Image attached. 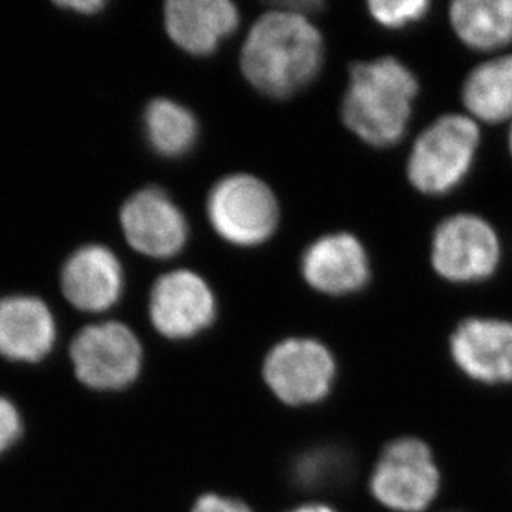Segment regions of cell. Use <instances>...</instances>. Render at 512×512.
<instances>
[{
    "instance_id": "6da1fadb",
    "label": "cell",
    "mask_w": 512,
    "mask_h": 512,
    "mask_svg": "<svg viewBox=\"0 0 512 512\" xmlns=\"http://www.w3.org/2000/svg\"><path fill=\"white\" fill-rule=\"evenodd\" d=\"M324 62V39L309 15L269 10L252 25L241 50L247 82L271 98H290L314 82Z\"/></svg>"
},
{
    "instance_id": "7a4b0ae2",
    "label": "cell",
    "mask_w": 512,
    "mask_h": 512,
    "mask_svg": "<svg viewBox=\"0 0 512 512\" xmlns=\"http://www.w3.org/2000/svg\"><path fill=\"white\" fill-rule=\"evenodd\" d=\"M418 90L415 75L395 57L355 63L343 97V123L367 145H397L405 136Z\"/></svg>"
},
{
    "instance_id": "3957f363",
    "label": "cell",
    "mask_w": 512,
    "mask_h": 512,
    "mask_svg": "<svg viewBox=\"0 0 512 512\" xmlns=\"http://www.w3.org/2000/svg\"><path fill=\"white\" fill-rule=\"evenodd\" d=\"M478 146L479 128L471 116H441L413 145L406 168L410 183L430 196L450 193L471 170Z\"/></svg>"
},
{
    "instance_id": "277c9868",
    "label": "cell",
    "mask_w": 512,
    "mask_h": 512,
    "mask_svg": "<svg viewBox=\"0 0 512 512\" xmlns=\"http://www.w3.org/2000/svg\"><path fill=\"white\" fill-rule=\"evenodd\" d=\"M279 216L276 194L252 174H229L209 193V223L234 246H259L271 239L279 226Z\"/></svg>"
},
{
    "instance_id": "5b68a950",
    "label": "cell",
    "mask_w": 512,
    "mask_h": 512,
    "mask_svg": "<svg viewBox=\"0 0 512 512\" xmlns=\"http://www.w3.org/2000/svg\"><path fill=\"white\" fill-rule=\"evenodd\" d=\"M78 380L100 392L130 387L141 372L143 348L135 332L120 322L88 325L70 345Z\"/></svg>"
},
{
    "instance_id": "8992f818",
    "label": "cell",
    "mask_w": 512,
    "mask_h": 512,
    "mask_svg": "<svg viewBox=\"0 0 512 512\" xmlns=\"http://www.w3.org/2000/svg\"><path fill=\"white\" fill-rule=\"evenodd\" d=\"M370 489L392 511H425L440 489V471L430 448L416 438L392 441L375 464Z\"/></svg>"
},
{
    "instance_id": "52a82bcc",
    "label": "cell",
    "mask_w": 512,
    "mask_h": 512,
    "mask_svg": "<svg viewBox=\"0 0 512 512\" xmlns=\"http://www.w3.org/2000/svg\"><path fill=\"white\" fill-rule=\"evenodd\" d=\"M501 244L493 226L474 214H456L436 229L431 264L443 279L478 282L493 276Z\"/></svg>"
},
{
    "instance_id": "ba28073f",
    "label": "cell",
    "mask_w": 512,
    "mask_h": 512,
    "mask_svg": "<svg viewBox=\"0 0 512 512\" xmlns=\"http://www.w3.org/2000/svg\"><path fill=\"white\" fill-rule=\"evenodd\" d=\"M335 360L329 348L312 339H287L264 362V380L285 405H312L334 385Z\"/></svg>"
},
{
    "instance_id": "9c48e42d",
    "label": "cell",
    "mask_w": 512,
    "mask_h": 512,
    "mask_svg": "<svg viewBox=\"0 0 512 512\" xmlns=\"http://www.w3.org/2000/svg\"><path fill=\"white\" fill-rule=\"evenodd\" d=\"M216 310L213 289L203 277L188 269L168 272L151 289V324L166 339L196 337L211 327Z\"/></svg>"
},
{
    "instance_id": "30bf717a",
    "label": "cell",
    "mask_w": 512,
    "mask_h": 512,
    "mask_svg": "<svg viewBox=\"0 0 512 512\" xmlns=\"http://www.w3.org/2000/svg\"><path fill=\"white\" fill-rule=\"evenodd\" d=\"M120 223L128 244L143 256L170 259L188 241L183 211L160 188H143L121 206Z\"/></svg>"
},
{
    "instance_id": "8fae6325",
    "label": "cell",
    "mask_w": 512,
    "mask_h": 512,
    "mask_svg": "<svg viewBox=\"0 0 512 512\" xmlns=\"http://www.w3.org/2000/svg\"><path fill=\"white\" fill-rule=\"evenodd\" d=\"M451 357L461 372L486 385L512 382V322L464 320L451 335Z\"/></svg>"
},
{
    "instance_id": "7c38bea8",
    "label": "cell",
    "mask_w": 512,
    "mask_h": 512,
    "mask_svg": "<svg viewBox=\"0 0 512 512\" xmlns=\"http://www.w3.org/2000/svg\"><path fill=\"white\" fill-rule=\"evenodd\" d=\"M125 284L115 252L102 244L80 247L68 257L60 274L65 299L83 312H105L120 300Z\"/></svg>"
},
{
    "instance_id": "4fadbf2b",
    "label": "cell",
    "mask_w": 512,
    "mask_h": 512,
    "mask_svg": "<svg viewBox=\"0 0 512 512\" xmlns=\"http://www.w3.org/2000/svg\"><path fill=\"white\" fill-rule=\"evenodd\" d=\"M302 274L322 294H353L370 281V261L357 237L339 232L320 237L305 251Z\"/></svg>"
},
{
    "instance_id": "5bb4252c",
    "label": "cell",
    "mask_w": 512,
    "mask_h": 512,
    "mask_svg": "<svg viewBox=\"0 0 512 512\" xmlns=\"http://www.w3.org/2000/svg\"><path fill=\"white\" fill-rule=\"evenodd\" d=\"M57 340L54 314L35 295H7L0 299V357L12 362L44 360Z\"/></svg>"
},
{
    "instance_id": "9a60e30c",
    "label": "cell",
    "mask_w": 512,
    "mask_h": 512,
    "mask_svg": "<svg viewBox=\"0 0 512 512\" xmlns=\"http://www.w3.org/2000/svg\"><path fill=\"white\" fill-rule=\"evenodd\" d=\"M239 20V9L229 0H171L165 5L166 32L191 55L214 54Z\"/></svg>"
},
{
    "instance_id": "2e32d148",
    "label": "cell",
    "mask_w": 512,
    "mask_h": 512,
    "mask_svg": "<svg viewBox=\"0 0 512 512\" xmlns=\"http://www.w3.org/2000/svg\"><path fill=\"white\" fill-rule=\"evenodd\" d=\"M450 19L471 49L498 50L512 42V0H458L451 4Z\"/></svg>"
},
{
    "instance_id": "e0dca14e",
    "label": "cell",
    "mask_w": 512,
    "mask_h": 512,
    "mask_svg": "<svg viewBox=\"0 0 512 512\" xmlns=\"http://www.w3.org/2000/svg\"><path fill=\"white\" fill-rule=\"evenodd\" d=\"M463 103L471 118L503 123L512 118V54L481 63L463 85Z\"/></svg>"
},
{
    "instance_id": "ac0fdd59",
    "label": "cell",
    "mask_w": 512,
    "mask_h": 512,
    "mask_svg": "<svg viewBox=\"0 0 512 512\" xmlns=\"http://www.w3.org/2000/svg\"><path fill=\"white\" fill-rule=\"evenodd\" d=\"M148 145L163 158H181L198 141V118L170 98H155L143 116Z\"/></svg>"
},
{
    "instance_id": "d6986e66",
    "label": "cell",
    "mask_w": 512,
    "mask_h": 512,
    "mask_svg": "<svg viewBox=\"0 0 512 512\" xmlns=\"http://www.w3.org/2000/svg\"><path fill=\"white\" fill-rule=\"evenodd\" d=\"M352 461L334 446L317 448L300 456L295 463V478L302 488L329 489L345 483Z\"/></svg>"
},
{
    "instance_id": "ffe728a7",
    "label": "cell",
    "mask_w": 512,
    "mask_h": 512,
    "mask_svg": "<svg viewBox=\"0 0 512 512\" xmlns=\"http://www.w3.org/2000/svg\"><path fill=\"white\" fill-rule=\"evenodd\" d=\"M430 5L428 0H372L368 2V10L383 27L401 29L423 19Z\"/></svg>"
},
{
    "instance_id": "44dd1931",
    "label": "cell",
    "mask_w": 512,
    "mask_h": 512,
    "mask_svg": "<svg viewBox=\"0 0 512 512\" xmlns=\"http://www.w3.org/2000/svg\"><path fill=\"white\" fill-rule=\"evenodd\" d=\"M22 436V420L12 401L0 397V455L9 451Z\"/></svg>"
},
{
    "instance_id": "7402d4cb",
    "label": "cell",
    "mask_w": 512,
    "mask_h": 512,
    "mask_svg": "<svg viewBox=\"0 0 512 512\" xmlns=\"http://www.w3.org/2000/svg\"><path fill=\"white\" fill-rule=\"evenodd\" d=\"M193 512H252L246 504L236 499L223 498L216 494H206L194 504Z\"/></svg>"
},
{
    "instance_id": "603a6c76",
    "label": "cell",
    "mask_w": 512,
    "mask_h": 512,
    "mask_svg": "<svg viewBox=\"0 0 512 512\" xmlns=\"http://www.w3.org/2000/svg\"><path fill=\"white\" fill-rule=\"evenodd\" d=\"M57 5L65 10H73L77 14L93 15L105 9L107 2H102V0H67V2H57Z\"/></svg>"
},
{
    "instance_id": "cb8c5ba5",
    "label": "cell",
    "mask_w": 512,
    "mask_h": 512,
    "mask_svg": "<svg viewBox=\"0 0 512 512\" xmlns=\"http://www.w3.org/2000/svg\"><path fill=\"white\" fill-rule=\"evenodd\" d=\"M290 512H335L334 509L330 508V506H325V504H305V506H300V508L294 509V511Z\"/></svg>"
},
{
    "instance_id": "d4e9b609",
    "label": "cell",
    "mask_w": 512,
    "mask_h": 512,
    "mask_svg": "<svg viewBox=\"0 0 512 512\" xmlns=\"http://www.w3.org/2000/svg\"><path fill=\"white\" fill-rule=\"evenodd\" d=\"M509 150H511V155H512V123H511V131H509Z\"/></svg>"
}]
</instances>
